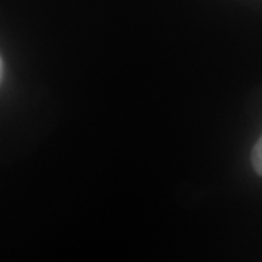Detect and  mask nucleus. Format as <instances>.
Instances as JSON below:
<instances>
[{
	"instance_id": "f257e3e1",
	"label": "nucleus",
	"mask_w": 262,
	"mask_h": 262,
	"mask_svg": "<svg viewBox=\"0 0 262 262\" xmlns=\"http://www.w3.org/2000/svg\"><path fill=\"white\" fill-rule=\"evenodd\" d=\"M252 165L257 174L262 176V136L257 140L254 150H252Z\"/></svg>"
},
{
	"instance_id": "f03ea898",
	"label": "nucleus",
	"mask_w": 262,
	"mask_h": 262,
	"mask_svg": "<svg viewBox=\"0 0 262 262\" xmlns=\"http://www.w3.org/2000/svg\"><path fill=\"white\" fill-rule=\"evenodd\" d=\"M0 73H2V60H0Z\"/></svg>"
}]
</instances>
